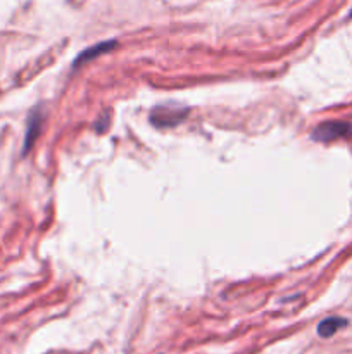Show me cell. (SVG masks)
<instances>
[{
  "instance_id": "cell-1",
  "label": "cell",
  "mask_w": 352,
  "mask_h": 354,
  "mask_svg": "<svg viewBox=\"0 0 352 354\" xmlns=\"http://www.w3.org/2000/svg\"><path fill=\"white\" fill-rule=\"evenodd\" d=\"M347 137H352V123L349 121H324L311 133V138L316 142H333Z\"/></svg>"
},
{
  "instance_id": "cell-4",
  "label": "cell",
  "mask_w": 352,
  "mask_h": 354,
  "mask_svg": "<svg viewBox=\"0 0 352 354\" xmlns=\"http://www.w3.org/2000/svg\"><path fill=\"white\" fill-rule=\"evenodd\" d=\"M116 45H117L116 40H107V41H100V44H95V45H93V47L85 48V50L79 52L78 57H76L75 61H72V68L76 69V68H79V66L85 64V62L92 61V59H97V57H99V55L107 54V52L113 50V48L116 47Z\"/></svg>"
},
{
  "instance_id": "cell-5",
  "label": "cell",
  "mask_w": 352,
  "mask_h": 354,
  "mask_svg": "<svg viewBox=\"0 0 352 354\" xmlns=\"http://www.w3.org/2000/svg\"><path fill=\"white\" fill-rule=\"evenodd\" d=\"M347 325V320L340 317H330V318H324L320 325H317V335L323 339L331 337V335L337 334L340 328H344Z\"/></svg>"
},
{
  "instance_id": "cell-6",
  "label": "cell",
  "mask_w": 352,
  "mask_h": 354,
  "mask_svg": "<svg viewBox=\"0 0 352 354\" xmlns=\"http://www.w3.org/2000/svg\"><path fill=\"white\" fill-rule=\"evenodd\" d=\"M349 16H351V17H352V10H351V14H349Z\"/></svg>"
},
{
  "instance_id": "cell-3",
  "label": "cell",
  "mask_w": 352,
  "mask_h": 354,
  "mask_svg": "<svg viewBox=\"0 0 352 354\" xmlns=\"http://www.w3.org/2000/svg\"><path fill=\"white\" fill-rule=\"evenodd\" d=\"M45 120H47V111L43 109V106H37L28 116V124H26V133H24V144H23V154H28L33 147V144L37 142V138L40 137L41 130H43Z\"/></svg>"
},
{
  "instance_id": "cell-2",
  "label": "cell",
  "mask_w": 352,
  "mask_h": 354,
  "mask_svg": "<svg viewBox=\"0 0 352 354\" xmlns=\"http://www.w3.org/2000/svg\"><path fill=\"white\" fill-rule=\"evenodd\" d=\"M186 116H188V109H185V107L157 106L150 111L148 120L155 128H171L183 123Z\"/></svg>"
}]
</instances>
